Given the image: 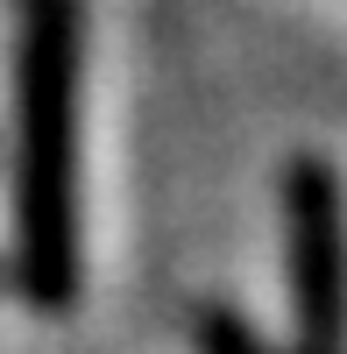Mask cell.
Segmentation results:
<instances>
[{
    "label": "cell",
    "mask_w": 347,
    "mask_h": 354,
    "mask_svg": "<svg viewBox=\"0 0 347 354\" xmlns=\"http://www.w3.org/2000/svg\"><path fill=\"white\" fill-rule=\"evenodd\" d=\"M78 121H85V0L15 8V290L43 319H64L85 290V198H78Z\"/></svg>",
    "instance_id": "obj_1"
},
{
    "label": "cell",
    "mask_w": 347,
    "mask_h": 354,
    "mask_svg": "<svg viewBox=\"0 0 347 354\" xmlns=\"http://www.w3.org/2000/svg\"><path fill=\"white\" fill-rule=\"evenodd\" d=\"M283 305L276 354H347V192L326 156L283 163Z\"/></svg>",
    "instance_id": "obj_2"
},
{
    "label": "cell",
    "mask_w": 347,
    "mask_h": 354,
    "mask_svg": "<svg viewBox=\"0 0 347 354\" xmlns=\"http://www.w3.org/2000/svg\"><path fill=\"white\" fill-rule=\"evenodd\" d=\"M191 347H198V354H276L270 333L255 326L241 305H227V298H213V305L191 312Z\"/></svg>",
    "instance_id": "obj_3"
}]
</instances>
